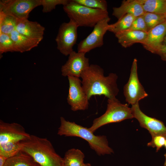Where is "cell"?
Segmentation results:
<instances>
[{
    "mask_svg": "<svg viewBox=\"0 0 166 166\" xmlns=\"http://www.w3.org/2000/svg\"><path fill=\"white\" fill-rule=\"evenodd\" d=\"M78 26L72 20L61 24L55 38L57 48L65 56H69L73 51V47L77 38Z\"/></svg>",
    "mask_w": 166,
    "mask_h": 166,
    "instance_id": "52a82bcc",
    "label": "cell"
},
{
    "mask_svg": "<svg viewBox=\"0 0 166 166\" xmlns=\"http://www.w3.org/2000/svg\"><path fill=\"white\" fill-rule=\"evenodd\" d=\"M128 30L148 32L147 26L143 15L136 17L130 28Z\"/></svg>",
    "mask_w": 166,
    "mask_h": 166,
    "instance_id": "f1b7e54d",
    "label": "cell"
},
{
    "mask_svg": "<svg viewBox=\"0 0 166 166\" xmlns=\"http://www.w3.org/2000/svg\"><path fill=\"white\" fill-rule=\"evenodd\" d=\"M144 12L162 15L166 14V0H138Z\"/></svg>",
    "mask_w": 166,
    "mask_h": 166,
    "instance_id": "d6986e66",
    "label": "cell"
},
{
    "mask_svg": "<svg viewBox=\"0 0 166 166\" xmlns=\"http://www.w3.org/2000/svg\"><path fill=\"white\" fill-rule=\"evenodd\" d=\"M69 87L67 97L68 104L74 111L84 110L89 107V100L79 77L68 76Z\"/></svg>",
    "mask_w": 166,
    "mask_h": 166,
    "instance_id": "30bf717a",
    "label": "cell"
},
{
    "mask_svg": "<svg viewBox=\"0 0 166 166\" xmlns=\"http://www.w3.org/2000/svg\"><path fill=\"white\" fill-rule=\"evenodd\" d=\"M164 146H165V148H166V140H165Z\"/></svg>",
    "mask_w": 166,
    "mask_h": 166,
    "instance_id": "d590c367",
    "label": "cell"
},
{
    "mask_svg": "<svg viewBox=\"0 0 166 166\" xmlns=\"http://www.w3.org/2000/svg\"><path fill=\"white\" fill-rule=\"evenodd\" d=\"M136 17L126 14L115 23L109 24L108 31L116 34L128 30L131 26Z\"/></svg>",
    "mask_w": 166,
    "mask_h": 166,
    "instance_id": "603a6c76",
    "label": "cell"
},
{
    "mask_svg": "<svg viewBox=\"0 0 166 166\" xmlns=\"http://www.w3.org/2000/svg\"><path fill=\"white\" fill-rule=\"evenodd\" d=\"M30 135L24 128L16 123H8L0 121V144L21 142L29 138Z\"/></svg>",
    "mask_w": 166,
    "mask_h": 166,
    "instance_id": "4fadbf2b",
    "label": "cell"
},
{
    "mask_svg": "<svg viewBox=\"0 0 166 166\" xmlns=\"http://www.w3.org/2000/svg\"><path fill=\"white\" fill-rule=\"evenodd\" d=\"M81 83L89 100L93 96L104 95L108 99L116 98L119 90L117 81V75L111 73L104 75L103 69L100 66L90 65L82 73Z\"/></svg>",
    "mask_w": 166,
    "mask_h": 166,
    "instance_id": "6da1fadb",
    "label": "cell"
},
{
    "mask_svg": "<svg viewBox=\"0 0 166 166\" xmlns=\"http://www.w3.org/2000/svg\"><path fill=\"white\" fill-rule=\"evenodd\" d=\"M155 54L158 55L162 60L166 61V45L163 44L161 45Z\"/></svg>",
    "mask_w": 166,
    "mask_h": 166,
    "instance_id": "4dcf8cb0",
    "label": "cell"
},
{
    "mask_svg": "<svg viewBox=\"0 0 166 166\" xmlns=\"http://www.w3.org/2000/svg\"><path fill=\"white\" fill-rule=\"evenodd\" d=\"M113 9L112 15L118 20L126 14L136 17L143 15L145 13L138 0H123L120 6L113 7Z\"/></svg>",
    "mask_w": 166,
    "mask_h": 166,
    "instance_id": "2e32d148",
    "label": "cell"
},
{
    "mask_svg": "<svg viewBox=\"0 0 166 166\" xmlns=\"http://www.w3.org/2000/svg\"><path fill=\"white\" fill-rule=\"evenodd\" d=\"M42 6L41 0H2L0 11L11 15L18 20L28 19L30 13Z\"/></svg>",
    "mask_w": 166,
    "mask_h": 166,
    "instance_id": "8992f818",
    "label": "cell"
},
{
    "mask_svg": "<svg viewBox=\"0 0 166 166\" xmlns=\"http://www.w3.org/2000/svg\"><path fill=\"white\" fill-rule=\"evenodd\" d=\"M105 113L94 120L89 129L93 133L100 127L107 124L121 122L133 118L131 108L127 104L121 103L117 99H108Z\"/></svg>",
    "mask_w": 166,
    "mask_h": 166,
    "instance_id": "5b68a950",
    "label": "cell"
},
{
    "mask_svg": "<svg viewBox=\"0 0 166 166\" xmlns=\"http://www.w3.org/2000/svg\"><path fill=\"white\" fill-rule=\"evenodd\" d=\"M18 20L0 11V33L10 35L16 30Z\"/></svg>",
    "mask_w": 166,
    "mask_h": 166,
    "instance_id": "7402d4cb",
    "label": "cell"
},
{
    "mask_svg": "<svg viewBox=\"0 0 166 166\" xmlns=\"http://www.w3.org/2000/svg\"><path fill=\"white\" fill-rule=\"evenodd\" d=\"M63 9L70 20L78 27H94L99 22L109 17L107 11L89 8L69 0Z\"/></svg>",
    "mask_w": 166,
    "mask_h": 166,
    "instance_id": "277c9868",
    "label": "cell"
},
{
    "mask_svg": "<svg viewBox=\"0 0 166 166\" xmlns=\"http://www.w3.org/2000/svg\"><path fill=\"white\" fill-rule=\"evenodd\" d=\"M85 155L77 149L71 148L65 153L63 159L64 166H81L84 164Z\"/></svg>",
    "mask_w": 166,
    "mask_h": 166,
    "instance_id": "ffe728a7",
    "label": "cell"
},
{
    "mask_svg": "<svg viewBox=\"0 0 166 166\" xmlns=\"http://www.w3.org/2000/svg\"><path fill=\"white\" fill-rule=\"evenodd\" d=\"M45 30V28L38 22L26 19L18 20L15 30L27 37L42 40Z\"/></svg>",
    "mask_w": 166,
    "mask_h": 166,
    "instance_id": "9a60e30c",
    "label": "cell"
},
{
    "mask_svg": "<svg viewBox=\"0 0 166 166\" xmlns=\"http://www.w3.org/2000/svg\"><path fill=\"white\" fill-rule=\"evenodd\" d=\"M37 164L29 155L21 151L8 158L4 166H35Z\"/></svg>",
    "mask_w": 166,
    "mask_h": 166,
    "instance_id": "44dd1931",
    "label": "cell"
},
{
    "mask_svg": "<svg viewBox=\"0 0 166 166\" xmlns=\"http://www.w3.org/2000/svg\"><path fill=\"white\" fill-rule=\"evenodd\" d=\"M81 166H91L90 164L89 163H84Z\"/></svg>",
    "mask_w": 166,
    "mask_h": 166,
    "instance_id": "d6a6232c",
    "label": "cell"
},
{
    "mask_svg": "<svg viewBox=\"0 0 166 166\" xmlns=\"http://www.w3.org/2000/svg\"><path fill=\"white\" fill-rule=\"evenodd\" d=\"M147 32L136 30H126L115 34L118 43L126 48L136 43L142 44L145 40Z\"/></svg>",
    "mask_w": 166,
    "mask_h": 166,
    "instance_id": "e0dca14e",
    "label": "cell"
},
{
    "mask_svg": "<svg viewBox=\"0 0 166 166\" xmlns=\"http://www.w3.org/2000/svg\"><path fill=\"white\" fill-rule=\"evenodd\" d=\"M124 94L126 102L132 105L148 96L139 80L136 58L133 60L128 81L124 87Z\"/></svg>",
    "mask_w": 166,
    "mask_h": 166,
    "instance_id": "ba28073f",
    "label": "cell"
},
{
    "mask_svg": "<svg viewBox=\"0 0 166 166\" xmlns=\"http://www.w3.org/2000/svg\"><path fill=\"white\" fill-rule=\"evenodd\" d=\"M131 109L134 118L137 120L141 127L148 131L152 137L161 135L166 138V127L162 121L144 113L140 108L139 103L132 105Z\"/></svg>",
    "mask_w": 166,
    "mask_h": 166,
    "instance_id": "8fae6325",
    "label": "cell"
},
{
    "mask_svg": "<svg viewBox=\"0 0 166 166\" xmlns=\"http://www.w3.org/2000/svg\"><path fill=\"white\" fill-rule=\"evenodd\" d=\"M166 34L165 21L148 31L145 40L142 44L145 49L155 54L159 47L163 44Z\"/></svg>",
    "mask_w": 166,
    "mask_h": 166,
    "instance_id": "5bb4252c",
    "label": "cell"
},
{
    "mask_svg": "<svg viewBox=\"0 0 166 166\" xmlns=\"http://www.w3.org/2000/svg\"><path fill=\"white\" fill-rule=\"evenodd\" d=\"M17 52L10 35L0 33V54L7 52Z\"/></svg>",
    "mask_w": 166,
    "mask_h": 166,
    "instance_id": "484cf974",
    "label": "cell"
},
{
    "mask_svg": "<svg viewBox=\"0 0 166 166\" xmlns=\"http://www.w3.org/2000/svg\"><path fill=\"white\" fill-rule=\"evenodd\" d=\"M75 2L86 7L107 11V3L105 0H73Z\"/></svg>",
    "mask_w": 166,
    "mask_h": 166,
    "instance_id": "4316f807",
    "label": "cell"
},
{
    "mask_svg": "<svg viewBox=\"0 0 166 166\" xmlns=\"http://www.w3.org/2000/svg\"><path fill=\"white\" fill-rule=\"evenodd\" d=\"M21 142H8L0 144V156L8 158L14 156L21 151Z\"/></svg>",
    "mask_w": 166,
    "mask_h": 166,
    "instance_id": "cb8c5ba5",
    "label": "cell"
},
{
    "mask_svg": "<svg viewBox=\"0 0 166 166\" xmlns=\"http://www.w3.org/2000/svg\"><path fill=\"white\" fill-rule=\"evenodd\" d=\"M8 158L2 156H0V166H4Z\"/></svg>",
    "mask_w": 166,
    "mask_h": 166,
    "instance_id": "1f68e13d",
    "label": "cell"
},
{
    "mask_svg": "<svg viewBox=\"0 0 166 166\" xmlns=\"http://www.w3.org/2000/svg\"><path fill=\"white\" fill-rule=\"evenodd\" d=\"M148 32L152 28L165 22V15L145 12L143 15Z\"/></svg>",
    "mask_w": 166,
    "mask_h": 166,
    "instance_id": "d4e9b609",
    "label": "cell"
},
{
    "mask_svg": "<svg viewBox=\"0 0 166 166\" xmlns=\"http://www.w3.org/2000/svg\"><path fill=\"white\" fill-rule=\"evenodd\" d=\"M69 0H41L43 13L50 12L54 9L57 6L62 5L63 6L66 5Z\"/></svg>",
    "mask_w": 166,
    "mask_h": 166,
    "instance_id": "83f0119b",
    "label": "cell"
},
{
    "mask_svg": "<svg viewBox=\"0 0 166 166\" xmlns=\"http://www.w3.org/2000/svg\"><path fill=\"white\" fill-rule=\"evenodd\" d=\"M86 53L73 51L69 55L67 61L61 68L62 75L64 77H81L82 73L90 65Z\"/></svg>",
    "mask_w": 166,
    "mask_h": 166,
    "instance_id": "7c38bea8",
    "label": "cell"
},
{
    "mask_svg": "<svg viewBox=\"0 0 166 166\" xmlns=\"http://www.w3.org/2000/svg\"><path fill=\"white\" fill-rule=\"evenodd\" d=\"M163 44L166 45V34L164 38Z\"/></svg>",
    "mask_w": 166,
    "mask_h": 166,
    "instance_id": "e575fe53",
    "label": "cell"
},
{
    "mask_svg": "<svg viewBox=\"0 0 166 166\" xmlns=\"http://www.w3.org/2000/svg\"><path fill=\"white\" fill-rule=\"evenodd\" d=\"M165 21L166 22V14H165Z\"/></svg>",
    "mask_w": 166,
    "mask_h": 166,
    "instance_id": "74e56055",
    "label": "cell"
},
{
    "mask_svg": "<svg viewBox=\"0 0 166 166\" xmlns=\"http://www.w3.org/2000/svg\"><path fill=\"white\" fill-rule=\"evenodd\" d=\"M35 166H41L38 164H37Z\"/></svg>",
    "mask_w": 166,
    "mask_h": 166,
    "instance_id": "8d00e7d4",
    "label": "cell"
},
{
    "mask_svg": "<svg viewBox=\"0 0 166 166\" xmlns=\"http://www.w3.org/2000/svg\"><path fill=\"white\" fill-rule=\"evenodd\" d=\"M110 18L109 17L102 20L94 27L92 31L77 45L78 52L86 53L103 45V37L108 31Z\"/></svg>",
    "mask_w": 166,
    "mask_h": 166,
    "instance_id": "9c48e42d",
    "label": "cell"
},
{
    "mask_svg": "<svg viewBox=\"0 0 166 166\" xmlns=\"http://www.w3.org/2000/svg\"><path fill=\"white\" fill-rule=\"evenodd\" d=\"M21 143V151L29 155L41 166H64L63 158L56 153L47 138L30 135Z\"/></svg>",
    "mask_w": 166,
    "mask_h": 166,
    "instance_id": "7a4b0ae2",
    "label": "cell"
},
{
    "mask_svg": "<svg viewBox=\"0 0 166 166\" xmlns=\"http://www.w3.org/2000/svg\"><path fill=\"white\" fill-rule=\"evenodd\" d=\"M165 161L164 164V166H166V153L164 154Z\"/></svg>",
    "mask_w": 166,
    "mask_h": 166,
    "instance_id": "836d02e7",
    "label": "cell"
},
{
    "mask_svg": "<svg viewBox=\"0 0 166 166\" xmlns=\"http://www.w3.org/2000/svg\"><path fill=\"white\" fill-rule=\"evenodd\" d=\"M166 138L164 136L158 135L152 137L151 140L147 144V146L156 148L158 152L164 146Z\"/></svg>",
    "mask_w": 166,
    "mask_h": 166,
    "instance_id": "f546056e",
    "label": "cell"
},
{
    "mask_svg": "<svg viewBox=\"0 0 166 166\" xmlns=\"http://www.w3.org/2000/svg\"><path fill=\"white\" fill-rule=\"evenodd\" d=\"M57 134L66 136H76L81 138L88 143L90 148L99 155L109 154L113 153L109 145L108 141L104 135H95L89 129L60 117V125Z\"/></svg>",
    "mask_w": 166,
    "mask_h": 166,
    "instance_id": "3957f363",
    "label": "cell"
},
{
    "mask_svg": "<svg viewBox=\"0 0 166 166\" xmlns=\"http://www.w3.org/2000/svg\"><path fill=\"white\" fill-rule=\"evenodd\" d=\"M14 42L17 52L23 53L37 47L42 41L23 35L15 30L10 34Z\"/></svg>",
    "mask_w": 166,
    "mask_h": 166,
    "instance_id": "ac0fdd59",
    "label": "cell"
}]
</instances>
